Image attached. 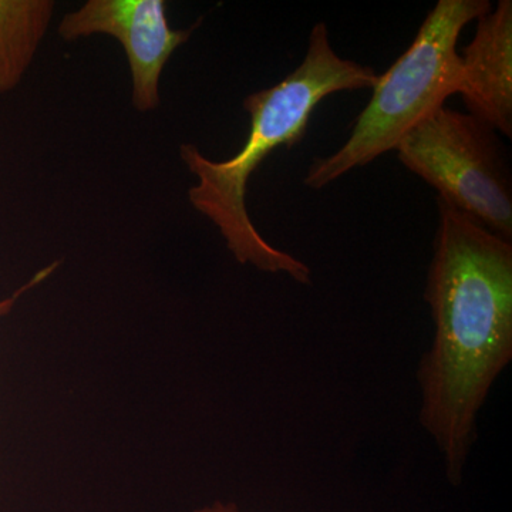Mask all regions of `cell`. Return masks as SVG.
<instances>
[{
    "label": "cell",
    "instance_id": "8992f818",
    "mask_svg": "<svg viewBox=\"0 0 512 512\" xmlns=\"http://www.w3.org/2000/svg\"><path fill=\"white\" fill-rule=\"evenodd\" d=\"M461 99L467 114L512 136V2L500 0L477 20L476 35L460 53Z\"/></svg>",
    "mask_w": 512,
    "mask_h": 512
},
{
    "label": "cell",
    "instance_id": "52a82bcc",
    "mask_svg": "<svg viewBox=\"0 0 512 512\" xmlns=\"http://www.w3.org/2000/svg\"><path fill=\"white\" fill-rule=\"evenodd\" d=\"M55 5L52 0H0V94L15 90L28 73Z\"/></svg>",
    "mask_w": 512,
    "mask_h": 512
},
{
    "label": "cell",
    "instance_id": "7a4b0ae2",
    "mask_svg": "<svg viewBox=\"0 0 512 512\" xmlns=\"http://www.w3.org/2000/svg\"><path fill=\"white\" fill-rule=\"evenodd\" d=\"M377 79L379 74L372 67L340 57L330 45L328 25L316 23L302 63L282 82L245 97L244 110L251 127L234 157L214 161L194 144L180 147L181 160L197 178V184L188 190V200L218 228L239 264L311 284V268L272 247L255 228L245 202L248 181L276 148L301 143L320 101L335 93L373 89Z\"/></svg>",
    "mask_w": 512,
    "mask_h": 512
},
{
    "label": "cell",
    "instance_id": "ba28073f",
    "mask_svg": "<svg viewBox=\"0 0 512 512\" xmlns=\"http://www.w3.org/2000/svg\"><path fill=\"white\" fill-rule=\"evenodd\" d=\"M59 265L60 261H55L52 265L40 269V271L30 279L28 284L23 285L22 288L18 289V291L13 293L12 296H9V298L0 301V318L9 315V313L12 312L13 306L18 302L20 296L25 295L26 292L30 291V289H33L35 286L42 284L43 281H46V279L56 271L57 266Z\"/></svg>",
    "mask_w": 512,
    "mask_h": 512
},
{
    "label": "cell",
    "instance_id": "3957f363",
    "mask_svg": "<svg viewBox=\"0 0 512 512\" xmlns=\"http://www.w3.org/2000/svg\"><path fill=\"white\" fill-rule=\"evenodd\" d=\"M488 0H439L412 45L379 74L373 96L339 150L319 157L303 184L322 190L355 168L396 150L400 141L458 94L461 59L458 37L468 23L490 12Z\"/></svg>",
    "mask_w": 512,
    "mask_h": 512
},
{
    "label": "cell",
    "instance_id": "277c9868",
    "mask_svg": "<svg viewBox=\"0 0 512 512\" xmlns=\"http://www.w3.org/2000/svg\"><path fill=\"white\" fill-rule=\"evenodd\" d=\"M394 151L407 170L439 192L437 198L511 242V167L494 128L444 106Z\"/></svg>",
    "mask_w": 512,
    "mask_h": 512
},
{
    "label": "cell",
    "instance_id": "5b68a950",
    "mask_svg": "<svg viewBox=\"0 0 512 512\" xmlns=\"http://www.w3.org/2000/svg\"><path fill=\"white\" fill-rule=\"evenodd\" d=\"M200 22L188 29L171 28L165 0H89L82 8L66 13L57 32L66 42L93 35L116 37L130 66L133 106L148 113L160 106L165 64L188 42Z\"/></svg>",
    "mask_w": 512,
    "mask_h": 512
},
{
    "label": "cell",
    "instance_id": "6da1fadb",
    "mask_svg": "<svg viewBox=\"0 0 512 512\" xmlns=\"http://www.w3.org/2000/svg\"><path fill=\"white\" fill-rule=\"evenodd\" d=\"M437 214L424 289L434 339L419 367L420 421L458 485L478 412L512 359V242L440 198Z\"/></svg>",
    "mask_w": 512,
    "mask_h": 512
},
{
    "label": "cell",
    "instance_id": "9c48e42d",
    "mask_svg": "<svg viewBox=\"0 0 512 512\" xmlns=\"http://www.w3.org/2000/svg\"><path fill=\"white\" fill-rule=\"evenodd\" d=\"M194 512H239V510L237 505L234 503H221V501H215L214 504L198 508V510H195Z\"/></svg>",
    "mask_w": 512,
    "mask_h": 512
}]
</instances>
